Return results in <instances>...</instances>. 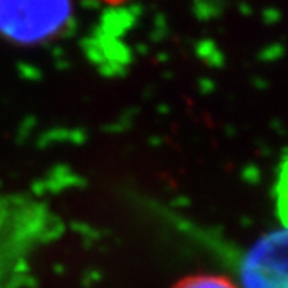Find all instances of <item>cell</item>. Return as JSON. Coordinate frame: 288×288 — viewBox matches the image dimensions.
I'll list each match as a JSON object with an SVG mask.
<instances>
[{"label":"cell","instance_id":"cell-1","mask_svg":"<svg viewBox=\"0 0 288 288\" xmlns=\"http://www.w3.org/2000/svg\"><path fill=\"white\" fill-rule=\"evenodd\" d=\"M71 16L70 0H0V33L19 44L54 39Z\"/></svg>","mask_w":288,"mask_h":288},{"label":"cell","instance_id":"cell-2","mask_svg":"<svg viewBox=\"0 0 288 288\" xmlns=\"http://www.w3.org/2000/svg\"><path fill=\"white\" fill-rule=\"evenodd\" d=\"M240 273L243 288H288V227L257 240Z\"/></svg>","mask_w":288,"mask_h":288},{"label":"cell","instance_id":"cell-3","mask_svg":"<svg viewBox=\"0 0 288 288\" xmlns=\"http://www.w3.org/2000/svg\"><path fill=\"white\" fill-rule=\"evenodd\" d=\"M172 288H238L227 278L217 274H193L176 283Z\"/></svg>","mask_w":288,"mask_h":288},{"label":"cell","instance_id":"cell-4","mask_svg":"<svg viewBox=\"0 0 288 288\" xmlns=\"http://www.w3.org/2000/svg\"><path fill=\"white\" fill-rule=\"evenodd\" d=\"M276 205L283 226L288 227V156L279 168L276 183Z\"/></svg>","mask_w":288,"mask_h":288},{"label":"cell","instance_id":"cell-5","mask_svg":"<svg viewBox=\"0 0 288 288\" xmlns=\"http://www.w3.org/2000/svg\"><path fill=\"white\" fill-rule=\"evenodd\" d=\"M103 2H109V4H120V2H124V0H103Z\"/></svg>","mask_w":288,"mask_h":288}]
</instances>
